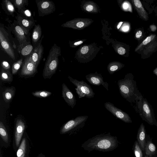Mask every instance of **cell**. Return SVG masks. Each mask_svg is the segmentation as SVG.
Returning a JSON list of instances; mask_svg holds the SVG:
<instances>
[{
    "label": "cell",
    "instance_id": "cell-44",
    "mask_svg": "<svg viewBox=\"0 0 157 157\" xmlns=\"http://www.w3.org/2000/svg\"><path fill=\"white\" fill-rule=\"evenodd\" d=\"M36 157H46V156L42 153H41Z\"/></svg>",
    "mask_w": 157,
    "mask_h": 157
},
{
    "label": "cell",
    "instance_id": "cell-38",
    "mask_svg": "<svg viewBox=\"0 0 157 157\" xmlns=\"http://www.w3.org/2000/svg\"><path fill=\"white\" fill-rule=\"evenodd\" d=\"M150 30L153 32L155 31L157 29V26L155 25H151L149 26Z\"/></svg>",
    "mask_w": 157,
    "mask_h": 157
},
{
    "label": "cell",
    "instance_id": "cell-39",
    "mask_svg": "<svg viewBox=\"0 0 157 157\" xmlns=\"http://www.w3.org/2000/svg\"><path fill=\"white\" fill-rule=\"evenodd\" d=\"M24 14L26 16L29 17L31 16V13L30 11L26 10L24 11Z\"/></svg>",
    "mask_w": 157,
    "mask_h": 157
},
{
    "label": "cell",
    "instance_id": "cell-5",
    "mask_svg": "<svg viewBox=\"0 0 157 157\" xmlns=\"http://www.w3.org/2000/svg\"><path fill=\"white\" fill-rule=\"evenodd\" d=\"M88 118L86 115L79 116L68 121L60 128V134L71 133L79 130L85 126Z\"/></svg>",
    "mask_w": 157,
    "mask_h": 157
},
{
    "label": "cell",
    "instance_id": "cell-16",
    "mask_svg": "<svg viewBox=\"0 0 157 157\" xmlns=\"http://www.w3.org/2000/svg\"><path fill=\"white\" fill-rule=\"evenodd\" d=\"M157 50V37L144 47L138 53L141 55L143 59H146Z\"/></svg>",
    "mask_w": 157,
    "mask_h": 157
},
{
    "label": "cell",
    "instance_id": "cell-8",
    "mask_svg": "<svg viewBox=\"0 0 157 157\" xmlns=\"http://www.w3.org/2000/svg\"><path fill=\"white\" fill-rule=\"evenodd\" d=\"M104 107L109 112L117 118L126 123H131L132 120L128 114L116 107L110 102L104 103Z\"/></svg>",
    "mask_w": 157,
    "mask_h": 157
},
{
    "label": "cell",
    "instance_id": "cell-19",
    "mask_svg": "<svg viewBox=\"0 0 157 157\" xmlns=\"http://www.w3.org/2000/svg\"><path fill=\"white\" fill-rule=\"evenodd\" d=\"M132 3L139 17L143 20L147 21L149 19L148 15L141 1L139 0H133Z\"/></svg>",
    "mask_w": 157,
    "mask_h": 157
},
{
    "label": "cell",
    "instance_id": "cell-31",
    "mask_svg": "<svg viewBox=\"0 0 157 157\" xmlns=\"http://www.w3.org/2000/svg\"><path fill=\"white\" fill-rule=\"evenodd\" d=\"M144 35V30L140 28L136 30L135 35V37L136 40L139 41L143 38Z\"/></svg>",
    "mask_w": 157,
    "mask_h": 157
},
{
    "label": "cell",
    "instance_id": "cell-42",
    "mask_svg": "<svg viewBox=\"0 0 157 157\" xmlns=\"http://www.w3.org/2000/svg\"><path fill=\"white\" fill-rule=\"evenodd\" d=\"M82 43L83 41H80L75 43L74 44V45H78L82 44Z\"/></svg>",
    "mask_w": 157,
    "mask_h": 157
},
{
    "label": "cell",
    "instance_id": "cell-35",
    "mask_svg": "<svg viewBox=\"0 0 157 157\" xmlns=\"http://www.w3.org/2000/svg\"><path fill=\"white\" fill-rule=\"evenodd\" d=\"M1 65L2 69L7 71H10V65L8 62L4 60L2 62Z\"/></svg>",
    "mask_w": 157,
    "mask_h": 157
},
{
    "label": "cell",
    "instance_id": "cell-37",
    "mask_svg": "<svg viewBox=\"0 0 157 157\" xmlns=\"http://www.w3.org/2000/svg\"><path fill=\"white\" fill-rule=\"evenodd\" d=\"M89 50L88 47L87 46H85L82 48L81 50V52L82 54H85L87 53Z\"/></svg>",
    "mask_w": 157,
    "mask_h": 157
},
{
    "label": "cell",
    "instance_id": "cell-32",
    "mask_svg": "<svg viewBox=\"0 0 157 157\" xmlns=\"http://www.w3.org/2000/svg\"><path fill=\"white\" fill-rule=\"evenodd\" d=\"M4 3L6 8L9 12L13 13L14 12L15 9L14 7L10 1L5 0L4 1Z\"/></svg>",
    "mask_w": 157,
    "mask_h": 157
},
{
    "label": "cell",
    "instance_id": "cell-12",
    "mask_svg": "<svg viewBox=\"0 0 157 157\" xmlns=\"http://www.w3.org/2000/svg\"><path fill=\"white\" fill-rule=\"evenodd\" d=\"M37 66L31 60L28 56L24 61L21 74L22 75H31L34 74L37 71Z\"/></svg>",
    "mask_w": 157,
    "mask_h": 157
},
{
    "label": "cell",
    "instance_id": "cell-43",
    "mask_svg": "<svg viewBox=\"0 0 157 157\" xmlns=\"http://www.w3.org/2000/svg\"><path fill=\"white\" fill-rule=\"evenodd\" d=\"M129 27L128 26H125L122 28L123 30L124 31H126L128 30Z\"/></svg>",
    "mask_w": 157,
    "mask_h": 157
},
{
    "label": "cell",
    "instance_id": "cell-13",
    "mask_svg": "<svg viewBox=\"0 0 157 157\" xmlns=\"http://www.w3.org/2000/svg\"><path fill=\"white\" fill-rule=\"evenodd\" d=\"M0 42L4 51L13 60L15 59L13 49L10 42L6 38L1 28L0 30Z\"/></svg>",
    "mask_w": 157,
    "mask_h": 157
},
{
    "label": "cell",
    "instance_id": "cell-30",
    "mask_svg": "<svg viewBox=\"0 0 157 157\" xmlns=\"http://www.w3.org/2000/svg\"><path fill=\"white\" fill-rule=\"evenodd\" d=\"M28 3L27 0H16L14 1V4L15 6L19 10L22 8Z\"/></svg>",
    "mask_w": 157,
    "mask_h": 157
},
{
    "label": "cell",
    "instance_id": "cell-14",
    "mask_svg": "<svg viewBox=\"0 0 157 157\" xmlns=\"http://www.w3.org/2000/svg\"><path fill=\"white\" fill-rule=\"evenodd\" d=\"M62 97L68 105L73 109L76 104L75 96L64 83L62 84Z\"/></svg>",
    "mask_w": 157,
    "mask_h": 157
},
{
    "label": "cell",
    "instance_id": "cell-33",
    "mask_svg": "<svg viewBox=\"0 0 157 157\" xmlns=\"http://www.w3.org/2000/svg\"><path fill=\"white\" fill-rule=\"evenodd\" d=\"M120 66H117V65H113L109 67L108 69L109 72L110 74H113L117 70H119L120 67Z\"/></svg>",
    "mask_w": 157,
    "mask_h": 157
},
{
    "label": "cell",
    "instance_id": "cell-26",
    "mask_svg": "<svg viewBox=\"0 0 157 157\" xmlns=\"http://www.w3.org/2000/svg\"><path fill=\"white\" fill-rule=\"evenodd\" d=\"M133 153L135 157H143V155L141 148L137 141H136L133 146Z\"/></svg>",
    "mask_w": 157,
    "mask_h": 157
},
{
    "label": "cell",
    "instance_id": "cell-25",
    "mask_svg": "<svg viewBox=\"0 0 157 157\" xmlns=\"http://www.w3.org/2000/svg\"><path fill=\"white\" fill-rule=\"evenodd\" d=\"M0 78L3 81L10 82L13 80V76L10 71H6L2 68L0 74Z\"/></svg>",
    "mask_w": 157,
    "mask_h": 157
},
{
    "label": "cell",
    "instance_id": "cell-9",
    "mask_svg": "<svg viewBox=\"0 0 157 157\" xmlns=\"http://www.w3.org/2000/svg\"><path fill=\"white\" fill-rule=\"evenodd\" d=\"M39 16L43 17L54 12L56 10L54 3L47 0H36Z\"/></svg>",
    "mask_w": 157,
    "mask_h": 157
},
{
    "label": "cell",
    "instance_id": "cell-27",
    "mask_svg": "<svg viewBox=\"0 0 157 157\" xmlns=\"http://www.w3.org/2000/svg\"><path fill=\"white\" fill-rule=\"evenodd\" d=\"M52 94V93L50 92L45 90L36 91L32 93V94L33 96L40 98L48 97L50 96Z\"/></svg>",
    "mask_w": 157,
    "mask_h": 157
},
{
    "label": "cell",
    "instance_id": "cell-17",
    "mask_svg": "<svg viewBox=\"0 0 157 157\" xmlns=\"http://www.w3.org/2000/svg\"><path fill=\"white\" fill-rule=\"evenodd\" d=\"M43 51V47L40 42L33 49L31 54L29 55L32 61L37 66L39 64L42 58Z\"/></svg>",
    "mask_w": 157,
    "mask_h": 157
},
{
    "label": "cell",
    "instance_id": "cell-3",
    "mask_svg": "<svg viewBox=\"0 0 157 157\" xmlns=\"http://www.w3.org/2000/svg\"><path fill=\"white\" fill-rule=\"evenodd\" d=\"M60 49L56 44H54L50 49L45 63L43 76L44 79L50 78L56 72L59 64V56Z\"/></svg>",
    "mask_w": 157,
    "mask_h": 157
},
{
    "label": "cell",
    "instance_id": "cell-41",
    "mask_svg": "<svg viewBox=\"0 0 157 157\" xmlns=\"http://www.w3.org/2000/svg\"><path fill=\"white\" fill-rule=\"evenodd\" d=\"M76 25L78 27L81 28L84 26V23L82 22H79L77 23Z\"/></svg>",
    "mask_w": 157,
    "mask_h": 157
},
{
    "label": "cell",
    "instance_id": "cell-40",
    "mask_svg": "<svg viewBox=\"0 0 157 157\" xmlns=\"http://www.w3.org/2000/svg\"><path fill=\"white\" fill-rule=\"evenodd\" d=\"M93 6L92 5H89L86 6V9L88 11H91L93 10Z\"/></svg>",
    "mask_w": 157,
    "mask_h": 157
},
{
    "label": "cell",
    "instance_id": "cell-23",
    "mask_svg": "<svg viewBox=\"0 0 157 157\" xmlns=\"http://www.w3.org/2000/svg\"><path fill=\"white\" fill-rule=\"evenodd\" d=\"M15 88L11 86L7 88L2 93L4 101L6 103L10 102L13 99L15 93Z\"/></svg>",
    "mask_w": 157,
    "mask_h": 157
},
{
    "label": "cell",
    "instance_id": "cell-29",
    "mask_svg": "<svg viewBox=\"0 0 157 157\" xmlns=\"http://www.w3.org/2000/svg\"><path fill=\"white\" fill-rule=\"evenodd\" d=\"M23 63V59L21 58L13 64L12 72L13 75L15 74L20 69Z\"/></svg>",
    "mask_w": 157,
    "mask_h": 157
},
{
    "label": "cell",
    "instance_id": "cell-6",
    "mask_svg": "<svg viewBox=\"0 0 157 157\" xmlns=\"http://www.w3.org/2000/svg\"><path fill=\"white\" fill-rule=\"evenodd\" d=\"M68 78L76 87L75 90L79 98L83 97L90 98L94 97L95 94L91 86L83 80L79 81L69 76Z\"/></svg>",
    "mask_w": 157,
    "mask_h": 157
},
{
    "label": "cell",
    "instance_id": "cell-21",
    "mask_svg": "<svg viewBox=\"0 0 157 157\" xmlns=\"http://www.w3.org/2000/svg\"><path fill=\"white\" fill-rule=\"evenodd\" d=\"M14 32L20 43V47H23L26 42V38L23 29L20 26H16L14 28Z\"/></svg>",
    "mask_w": 157,
    "mask_h": 157
},
{
    "label": "cell",
    "instance_id": "cell-48",
    "mask_svg": "<svg viewBox=\"0 0 157 157\" xmlns=\"http://www.w3.org/2000/svg\"><path fill=\"white\" fill-rule=\"evenodd\" d=\"M0 157H3V155H2V151H1V148H0Z\"/></svg>",
    "mask_w": 157,
    "mask_h": 157
},
{
    "label": "cell",
    "instance_id": "cell-34",
    "mask_svg": "<svg viewBox=\"0 0 157 157\" xmlns=\"http://www.w3.org/2000/svg\"><path fill=\"white\" fill-rule=\"evenodd\" d=\"M21 23L23 26L25 27H30L32 24V22L28 19L22 18Z\"/></svg>",
    "mask_w": 157,
    "mask_h": 157
},
{
    "label": "cell",
    "instance_id": "cell-1",
    "mask_svg": "<svg viewBox=\"0 0 157 157\" xmlns=\"http://www.w3.org/2000/svg\"><path fill=\"white\" fill-rule=\"evenodd\" d=\"M118 145L117 137L109 132L97 135L88 139L82 144L81 147L89 153L93 150L105 152L112 151Z\"/></svg>",
    "mask_w": 157,
    "mask_h": 157
},
{
    "label": "cell",
    "instance_id": "cell-4",
    "mask_svg": "<svg viewBox=\"0 0 157 157\" xmlns=\"http://www.w3.org/2000/svg\"><path fill=\"white\" fill-rule=\"evenodd\" d=\"M136 104L138 112L142 119L151 125L157 126V121L152 107L147 100L142 97Z\"/></svg>",
    "mask_w": 157,
    "mask_h": 157
},
{
    "label": "cell",
    "instance_id": "cell-18",
    "mask_svg": "<svg viewBox=\"0 0 157 157\" xmlns=\"http://www.w3.org/2000/svg\"><path fill=\"white\" fill-rule=\"evenodd\" d=\"M146 132L143 123L141 124L137 132L136 138L139 144L142 151H144L146 143Z\"/></svg>",
    "mask_w": 157,
    "mask_h": 157
},
{
    "label": "cell",
    "instance_id": "cell-22",
    "mask_svg": "<svg viewBox=\"0 0 157 157\" xmlns=\"http://www.w3.org/2000/svg\"><path fill=\"white\" fill-rule=\"evenodd\" d=\"M157 37L155 34H152L146 38L135 49V51L140 52L146 46L149 44Z\"/></svg>",
    "mask_w": 157,
    "mask_h": 157
},
{
    "label": "cell",
    "instance_id": "cell-46",
    "mask_svg": "<svg viewBox=\"0 0 157 157\" xmlns=\"http://www.w3.org/2000/svg\"><path fill=\"white\" fill-rule=\"evenodd\" d=\"M153 73L157 76V67L155 68L153 71Z\"/></svg>",
    "mask_w": 157,
    "mask_h": 157
},
{
    "label": "cell",
    "instance_id": "cell-24",
    "mask_svg": "<svg viewBox=\"0 0 157 157\" xmlns=\"http://www.w3.org/2000/svg\"><path fill=\"white\" fill-rule=\"evenodd\" d=\"M41 33L42 30L40 25H35L32 36V40L33 43H36L40 39Z\"/></svg>",
    "mask_w": 157,
    "mask_h": 157
},
{
    "label": "cell",
    "instance_id": "cell-11",
    "mask_svg": "<svg viewBox=\"0 0 157 157\" xmlns=\"http://www.w3.org/2000/svg\"><path fill=\"white\" fill-rule=\"evenodd\" d=\"M86 78L87 81L90 84L97 86H102L106 90H109L108 83L104 81L103 78L100 74L96 72L86 75Z\"/></svg>",
    "mask_w": 157,
    "mask_h": 157
},
{
    "label": "cell",
    "instance_id": "cell-7",
    "mask_svg": "<svg viewBox=\"0 0 157 157\" xmlns=\"http://www.w3.org/2000/svg\"><path fill=\"white\" fill-rule=\"evenodd\" d=\"M26 124L21 119H17L15 122L13 132V148L16 152L20 144L23 135L25 133Z\"/></svg>",
    "mask_w": 157,
    "mask_h": 157
},
{
    "label": "cell",
    "instance_id": "cell-36",
    "mask_svg": "<svg viewBox=\"0 0 157 157\" xmlns=\"http://www.w3.org/2000/svg\"><path fill=\"white\" fill-rule=\"evenodd\" d=\"M118 53L120 55H123L125 54L126 51L124 48L122 47H120L118 49Z\"/></svg>",
    "mask_w": 157,
    "mask_h": 157
},
{
    "label": "cell",
    "instance_id": "cell-49",
    "mask_svg": "<svg viewBox=\"0 0 157 157\" xmlns=\"http://www.w3.org/2000/svg\"><path fill=\"white\" fill-rule=\"evenodd\" d=\"M145 157H149L145 155Z\"/></svg>",
    "mask_w": 157,
    "mask_h": 157
},
{
    "label": "cell",
    "instance_id": "cell-20",
    "mask_svg": "<svg viewBox=\"0 0 157 157\" xmlns=\"http://www.w3.org/2000/svg\"><path fill=\"white\" fill-rule=\"evenodd\" d=\"M144 150L145 155L149 157H157L156 148L151 140H146Z\"/></svg>",
    "mask_w": 157,
    "mask_h": 157
},
{
    "label": "cell",
    "instance_id": "cell-47",
    "mask_svg": "<svg viewBox=\"0 0 157 157\" xmlns=\"http://www.w3.org/2000/svg\"><path fill=\"white\" fill-rule=\"evenodd\" d=\"M123 23V22L121 21V22H120L118 23V24L117 26V29H118L120 28V27H121V25Z\"/></svg>",
    "mask_w": 157,
    "mask_h": 157
},
{
    "label": "cell",
    "instance_id": "cell-28",
    "mask_svg": "<svg viewBox=\"0 0 157 157\" xmlns=\"http://www.w3.org/2000/svg\"><path fill=\"white\" fill-rule=\"evenodd\" d=\"M33 46L30 44L27 45L22 47L21 51V54L24 56L30 55L33 50Z\"/></svg>",
    "mask_w": 157,
    "mask_h": 157
},
{
    "label": "cell",
    "instance_id": "cell-2",
    "mask_svg": "<svg viewBox=\"0 0 157 157\" xmlns=\"http://www.w3.org/2000/svg\"><path fill=\"white\" fill-rule=\"evenodd\" d=\"M131 73L125 75L123 79L117 82L119 90L121 95L130 103H136L143 96L138 90L136 82Z\"/></svg>",
    "mask_w": 157,
    "mask_h": 157
},
{
    "label": "cell",
    "instance_id": "cell-45",
    "mask_svg": "<svg viewBox=\"0 0 157 157\" xmlns=\"http://www.w3.org/2000/svg\"><path fill=\"white\" fill-rule=\"evenodd\" d=\"M128 7V5L126 3H125L124 4L123 7L125 9H127Z\"/></svg>",
    "mask_w": 157,
    "mask_h": 157
},
{
    "label": "cell",
    "instance_id": "cell-15",
    "mask_svg": "<svg viewBox=\"0 0 157 157\" xmlns=\"http://www.w3.org/2000/svg\"><path fill=\"white\" fill-rule=\"evenodd\" d=\"M11 139L9 132L3 123L0 121V145L5 148L10 145Z\"/></svg>",
    "mask_w": 157,
    "mask_h": 157
},
{
    "label": "cell",
    "instance_id": "cell-10",
    "mask_svg": "<svg viewBox=\"0 0 157 157\" xmlns=\"http://www.w3.org/2000/svg\"><path fill=\"white\" fill-rule=\"evenodd\" d=\"M30 138L27 133H24L19 147L17 151V157H30L31 149Z\"/></svg>",
    "mask_w": 157,
    "mask_h": 157
}]
</instances>
